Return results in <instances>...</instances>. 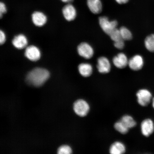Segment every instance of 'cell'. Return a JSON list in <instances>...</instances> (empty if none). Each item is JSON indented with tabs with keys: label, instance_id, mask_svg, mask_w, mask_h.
Masks as SVG:
<instances>
[{
	"label": "cell",
	"instance_id": "52a82bcc",
	"mask_svg": "<svg viewBox=\"0 0 154 154\" xmlns=\"http://www.w3.org/2000/svg\"><path fill=\"white\" fill-rule=\"evenodd\" d=\"M97 68L102 74H106L111 70V65L109 59L105 57H101L97 60Z\"/></svg>",
	"mask_w": 154,
	"mask_h": 154
},
{
	"label": "cell",
	"instance_id": "484cf974",
	"mask_svg": "<svg viewBox=\"0 0 154 154\" xmlns=\"http://www.w3.org/2000/svg\"><path fill=\"white\" fill-rule=\"evenodd\" d=\"M130 0H115L116 2L119 5H124L128 3Z\"/></svg>",
	"mask_w": 154,
	"mask_h": 154
},
{
	"label": "cell",
	"instance_id": "9c48e42d",
	"mask_svg": "<svg viewBox=\"0 0 154 154\" xmlns=\"http://www.w3.org/2000/svg\"><path fill=\"white\" fill-rule=\"evenodd\" d=\"M63 13L64 18L66 20L71 21L74 20L76 16V11L75 8L71 4L65 5L63 9Z\"/></svg>",
	"mask_w": 154,
	"mask_h": 154
},
{
	"label": "cell",
	"instance_id": "2e32d148",
	"mask_svg": "<svg viewBox=\"0 0 154 154\" xmlns=\"http://www.w3.org/2000/svg\"><path fill=\"white\" fill-rule=\"evenodd\" d=\"M78 70L82 76L88 77L91 75L93 72V68L90 63H83L79 65Z\"/></svg>",
	"mask_w": 154,
	"mask_h": 154
},
{
	"label": "cell",
	"instance_id": "ba28073f",
	"mask_svg": "<svg viewBox=\"0 0 154 154\" xmlns=\"http://www.w3.org/2000/svg\"><path fill=\"white\" fill-rule=\"evenodd\" d=\"M143 63V58L140 55H137L134 56L129 60L128 65L132 70L138 71L142 68Z\"/></svg>",
	"mask_w": 154,
	"mask_h": 154
},
{
	"label": "cell",
	"instance_id": "8992f818",
	"mask_svg": "<svg viewBox=\"0 0 154 154\" xmlns=\"http://www.w3.org/2000/svg\"><path fill=\"white\" fill-rule=\"evenodd\" d=\"M25 55L30 60L35 61L40 59L41 57V53L37 47L30 45L26 48Z\"/></svg>",
	"mask_w": 154,
	"mask_h": 154
},
{
	"label": "cell",
	"instance_id": "83f0119b",
	"mask_svg": "<svg viewBox=\"0 0 154 154\" xmlns=\"http://www.w3.org/2000/svg\"><path fill=\"white\" fill-rule=\"evenodd\" d=\"M152 105L154 109V98L152 100Z\"/></svg>",
	"mask_w": 154,
	"mask_h": 154
},
{
	"label": "cell",
	"instance_id": "6da1fadb",
	"mask_svg": "<svg viewBox=\"0 0 154 154\" xmlns=\"http://www.w3.org/2000/svg\"><path fill=\"white\" fill-rule=\"evenodd\" d=\"M49 72L45 69L35 68L27 75L26 80L29 84L36 87L42 86L49 79Z\"/></svg>",
	"mask_w": 154,
	"mask_h": 154
},
{
	"label": "cell",
	"instance_id": "7c38bea8",
	"mask_svg": "<svg viewBox=\"0 0 154 154\" xmlns=\"http://www.w3.org/2000/svg\"><path fill=\"white\" fill-rule=\"evenodd\" d=\"M141 130L142 134L148 137L152 134L154 130L153 122L151 119H147L144 120L141 123Z\"/></svg>",
	"mask_w": 154,
	"mask_h": 154
},
{
	"label": "cell",
	"instance_id": "277c9868",
	"mask_svg": "<svg viewBox=\"0 0 154 154\" xmlns=\"http://www.w3.org/2000/svg\"><path fill=\"white\" fill-rule=\"evenodd\" d=\"M78 51L80 56L86 59L91 58L94 54L93 48L87 43H81L78 46Z\"/></svg>",
	"mask_w": 154,
	"mask_h": 154
},
{
	"label": "cell",
	"instance_id": "30bf717a",
	"mask_svg": "<svg viewBox=\"0 0 154 154\" xmlns=\"http://www.w3.org/2000/svg\"><path fill=\"white\" fill-rule=\"evenodd\" d=\"M128 61L126 55L123 53L118 54L113 59V64L119 69H124L128 65Z\"/></svg>",
	"mask_w": 154,
	"mask_h": 154
},
{
	"label": "cell",
	"instance_id": "44dd1931",
	"mask_svg": "<svg viewBox=\"0 0 154 154\" xmlns=\"http://www.w3.org/2000/svg\"><path fill=\"white\" fill-rule=\"evenodd\" d=\"M109 35L110 36L111 39L114 42L122 39L121 37L120 30L117 28L113 30Z\"/></svg>",
	"mask_w": 154,
	"mask_h": 154
},
{
	"label": "cell",
	"instance_id": "8fae6325",
	"mask_svg": "<svg viewBox=\"0 0 154 154\" xmlns=\"http://www.w3.org/2000/svg\"><path fill=\"white\" fill-rule=\"evenodd\" d=\"M87 5L90 11L94 14H99L103 10L101 0H87Z\"/></svg>",
	"mask_w": 154,
	"mask_h": 154
},
{
	"label": "cell",
	"instance_id": "7402d4cb",
	"mask_svg": "<svg viewBox=\"0 0 154 154\" xmlns=\"http://www.w3.org/2000/svg\"><path fill=\"white\" fill-rule=\"evenodd\" d=\"M72 152V149L67 145L61 146L57 150V153L59 154H70Z\"/></svg>",
	"mask_w": 154,
	"mask_h": 154
},
{
	"label": "cell",
	"instance_id": "603a6c76",
	"mask_svg": "<svg viewBox=\"0 0 154 154\" xmlns=\"http://www.w3.org/2000/svg\"><path fill=\"white\" fill-rule=\"evenodd\" d=\"M115 47L119 49H122L125 46L124 40L123 39L114 42Z\"/></svg>",
	"mask_w": 154,
	"mask_h": 154
},
{
	"label": "cell",
	"instance_id": "cb8c5ba5",
	"mask_svg": "<svg viewBox=\"0 0 154 154\" xmlns=\"http://www.w3.org/2000/svg\"><path fill=\"white\" fill-rule=\"evenodd\" d=\"M7 12V8L4 3H0V17L2 18V15Z\"/></svg>",
	"mask_w": 154,
	"mask_h": 154
},
{
	"label": "cell",
	"instance_id": "d6986e66",
	"mask_svg": "<svg viewBox=\"0 0 154 154\" xmlns=\"http://www.w3.org/2000/svg\"><path fill=\"white\" fill-rule=\"evenodd\" d=\"M121 37L124 40H130L132 39V37L131 32L128 28L122 26L120 29Z\"/></svg>",
	"mask_w": 154,
	"mask_h": 154
},
{
	"label": "cell",
	"instance_id": "e0dca14e",
	"mask_svg": "<svg viewBox=\"0 0 154 154\" xmlns=\"http://www.w3.org/2000/svg\"><path fill=\"white\" fill-rule=\"evenodd\" d=\"M120 120L128 129L133 128L136 125V122L134 119L129 115L124 116Z\"/></svg>",
	"mask_w": 154,
	"mask_h": 154
},
{
	"label": "cell",
	"instance_id": "5bb4252c",
	"mask_svg": "<svg viewBox=\"0 0 154 154\" xmlns=\"http://www.w3.org/2000/svg\"><path fill=\"white\" fill-rule=\"evenodd\" d=\"M12 44L17 49H21L26 48L28 44V40L26 36L19 34L15 36L12 40Z\"/></svg>",
	"mask_w": 154,
	"mask_h": 154
},
{
	"label": "cell",
	"instance_id": "ac0fdd59",
	"mask_svg": "<svg viewBox=\"0 0 154 154\" xmlns=\"http://www.w3.org/2000/svg\"><path fill=\"white\" fill-rule=\"evenodd\" d=\"M145 47L148 51L154 52V34L148 36L144 41Z\"/></svg>",
	"mask_w": 154,
	"mask_h": 154
},
{
	"label": "cell",
	"instance_id": "4316f807",
	"mask_svg": "<svg viewBox=\"0 0 154 154\" xmlns=\"http://www.w3.org/2000/svg\"><path fill=\"white\" fill-rule=\"evenodd\" d=\"M61 1H62L63 2L69 3L72 2L74 0H61Z\"/></svg>",
	"mask_w": 154,
	"mask_h": 154
},
{
	"label": "cell",
	"instance_id": "7a4b0ae2",
	"mask_svg": "<svg viewBox=\"0 0 154 154\" xmlns=\"http://www.w3.org/2000/svg\"><path fill=\"white\" fill-rule=\"evenodd\" d=\"M99 23L103 32L109 35L113 30L117 28L118 25L117 21H109L107 17L105 16L100 17Z\"/></svg>",
	"mask_w": 154,
	"mask_h": 154
},
{
	"label": "cell",
	"instance_id": "9a60e30c",
	"mask_svg": "<svg viewBox=\"0 0 154 154\" xmlns=\"http://www.w3.org/2000/svg\"><path fill=\"white\" fill-rule=\"evenodd\" d=\"M109 152L112 154H123L126 152V147L122 142H116L111 145Z\"/></svg>",
	"mask_w": 154,
	"mask_h": 154
},
{
	"label": "cell",
	"instance_id": "ffe728a7",
	"mask_svg": "<svg viewBox=\"0 0 154 154\" xmlns=\"http://www.w3.org/2000/svg\"><path fill=\"white\" fill-rule=\"evenodd\" d=\"M114 128L116 130L122 134H126L129 129L121 120L115 123Z\"/></svg>",
	"mask_w": 154,
	"mask_h": 154
},
{
	"label": "cell",
	"instance_id": "5b68a950",
	"mask_svg": "<svg viewBox=\"0 0 154 154\" xmlns=\"http://www.w3.org/2000/svg\"><path fill=\"white\" fill-rule=\"evenodd\" d=\"M138 103L142 106H146L150 103L152 99V94L149 90L141 89L136 94Z\"/></svg>",
	"mask_w": 154,
	"mask_h": 154
},
{
	"label": "cell",
	"instance_id": "4fadbf2b",
	"mask_svg": "<svg viewBox=\"0 0 154 154\" xmlns=\"http://www.w3.org/2000/svg\"><path fill=\"white\" fill-rule=\"evenodd\" d=\"M32 22L35 26H41L46 23L47 21V17L43 13L35 11L32 15Z\"/></svg>",
	"mask_w": 154,
	"mask_h": 154
},
{
	"label": "cell",
	"instance_id": "d4e9b609",
	"mask_svg": "<svg viewBox=\"0 0 154 154\" xmlns=\"http://www.w3.org/2000/svg\"><path fill=\"white\" fill-rule=\"evenodd\" d=\"M6 40V36L5 34L1 30L0 32V43L1 45L5 43Z\"/></svg>",
	"mask_w": 154,
	"mask_h": 154
},
{
	"label": "cell",
	"instance_id": "3957f363",
	"mask_svg": "<svg viewBox=\"0 0 154 154\" xmlns=\"http://www.w3.org/2000/svg\"><path fill=\"white\" fill-rule=\"evenodd\" d=\"M73 109L75 113L80 117H85L89 112L90 107L87 102L83 100H78L75 102Z\"/></svg>",
	"mask_w": 154,
	"mask_h": 154
}]
</instances>
